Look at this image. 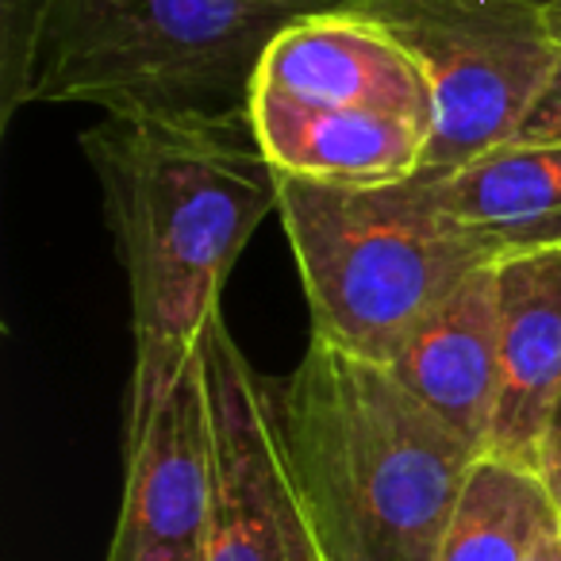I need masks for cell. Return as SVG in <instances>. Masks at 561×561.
<instances>
[{
	"label": "cell",
	"mask_w": 561,
	"mask_h": 561,
	"mask_svg": "<svg viewBox=\"0 0 561 561\" xmlns=\"http://www.w3.org/2000/svg\"><path fill=\"white\" fill-rule=\"evenodd\" d=\"M131 289L135 374L154 397L196 358L280 178L242 116H104L81 135Z\"/></svg>",
	"instance_id": "6da1fadb"
},
{
	"label": "cell",
	"mask_w": 561,
	"mask_h": 561,
	"mask_svg": "<svg viewBox=\"0 0 561 561\" xmlns=\"http://www.w3.org/2000/svg\"><path fill=\"white\" fill-rule=\"evenodd\" d=\"M312 561H435L477 450L385 362L323 335L273 381Z\"/></svg>",
	"instance_id": "7a4b0ae2"
},
{
	"label": "cell",
	"mask_w": 561,
	"mask_h": 561,
	"mask_svg": "<svg viewBox=\"0 0 561 561\" xmlns=\"http://www.w3.org/2000/svg\"><path fill=\"white\" fill-rule=\"evenodd\" d=\"M351 0H0V124L39 104L242 116L265 47Z\"/></svg>",
	"instance_id": "3957f363"
},
{
	"label": "cell",
	"mask_w": 561,
	"mask_h": 561,
	"mask_svg": "<svg viewBox=\"0 0 561 561\" xmlns=\"http://www.w3.org/2000/svg\"><path fill=\"white\" fill-rule=\"evenodd\" d=\"M277 178V219L293 242L312 335L374 362H389L454 285L500 262L446 211L431 170L381 185Z\"/></svg>",
	"instance_id": "277c9868"
},
{
	"label": "cell",
	"mask_w": 561,
	"mask_h": 561,
	"mask_svg": "<svg viewBox=\"0 0 561 561\" xmlns=\"http://www.w3.org/2000/svg\"><path fill=\"white\" fill-rule=\"evenodd\" d=\"M412 55L435 104L427 165L454 170L507 142L542 93L561 43L523 0H351Z\"/></svg>",
	"instance_id": "5b68a950"
},
{
	"label": "cell",
	"mask_w": 561,
	"mask_h": 561,
	"mask_svg": "<svg viewBox=\"0 0 561 561\" xmlns=\"http://www.w3.org/2000/svg\"><path fill=\"white\" fill-rule=\"evenodd\" d=\"M204 374L216 435V496L204 561H312L280 446L273 381L250 366L224 316L204 335Z\"/></svg>",
	"instance_id": "8992f818"
},
{
	"label": "cell",
	"mask_w": 561,
	"mask_h": 561,
	"mask_svg": "<svg viewBox=\"0 0 561 561\" xmlns=\"http://www.w3.org/2000/svg\"><path fill=\"white\" fill-rule=\"evenodd\" d=\"M124 500L108 561H204L216 435L204 346L154 397H127Z\"/></svg>",
	"instance_id": "52a82bcc"
},
{
	"label": "cell",
	"mask_w": 561,
	"mask_h": 561,
	"mask_svg": "<svg viewBox=\"0 0 561 561\" xmlns=\"http://www.w3.org/2000/svg\"><path fill=\"white\" fill-rule=\"evenodd\" d=\"M254 89L323 108L381 112L427 135L435 127V104L420 66L389 32L354 9L320 12L285 27L265 47Z\"/></svg>",
	"instance_id": "ba28073f"
},
{
	"label": "cell",
	"mask_w": 561,
	"mask_h": 561,
	"mask_svg": "<svg viewBox=\"0 0 561 561\" xmlns=\"http://www.w3.org/2000/svg\"><path fill=\"white\" fill-rule=\"evenodd\" d=\"M496 300L500 392L484 454L538 469L561 404V247L500 257Z\"/></svg>",
	"instance_id": "9c48e42d"
},
{
	"label": "cell",
	"mask_w": 561,
	"mask_h": 561,
	"mask_svg": "<svg viewBox=\"0 0 561 561\" xmlns=\"http://www.w3.org/2000/svg\"><path fill=\"white\" fill-rule=\"evenodd\" d=\"M385 366L477 450H489L500 392L496 262L454 285Z\"/></svg>",
	"instance_id": "30bf717a"
},
{
	"label": "cell",
	"mask_w": 561,
	"mask_h": 561,
	"mask_svg": "<svg viewBox=\"0 0 561 561\" xmlns=\"http://www.w3.org/2000/svg\"><path fill=\"white\" fill-rule=\"evenodd\" d=\"M250 124L273 170L328 185L404 181L427 165L431 135L381 112L323 108L254 89Z\"/></svg>",
	"instance_id": "8fae6325"
},
{
	"label": "cell",
	"mask_w": 561,
	"mask_h": 561,
	"mask_svg": "<svg viewBox=\"0 0 561 561\" xmlns=\"http://www.w3.org/2000/svg\"><path fill=\"white\" fill-rule=\"evenodd\" d=\"M438 201L500 257L561 247V142H500L454 170H431Z\"/></svg>",
	"instance_id": "7c38bea8"
},
{
	"label": "cell",
	"mask_w": 561,
	"mask_h": 561,
	"mask_svg": "<svg viewBox=\"0 0 561 561\" xmlns=\"http://www.w3.org/2000/svg\"><path fill=\"white\" fill-rule=\"evenodd\" d=\"M553 527L558 512L538 469L481 454L435 561H527L538 538Z\"/></svg>",
	"instance_id": "4fadbf2b"
},
{
	"label": "cell",
	"mask_w": 561,
	"mask_h": 561,
	"mask_svg": "<svg viewBox=\"0 0 561 561\" xmlns=\"http://www.w3.org/2000/svg\"><path fill=\"white\" fill-rule=\"evenodd\" d=\"M507 142H561V55L553 62L550 78H546L542 93L535 96V104L523 116L519 131Z\"/></svg>",
	"instance_id": "5bb4252c"
},
{
	"label": "cell",
	"mask_w": 561,
	"mask_h": 561,
	"mask_svg": "<svg viewBox=\"0 0 561 561\" xmlns=\"http://www.w3.org/2000/svg\"><path fill=\"white\" fill-rule=\"evenodd\" d=\"M538 477H542V489L550 496L553 512H558V523H561V427L550 431L542 446V458H538Z\"/></svg>",
	"instance_id": "9a60e30c"
},
{
	"label": "cell",
	"mask_w": 561,
	"mask_h": 561,
	"mask_svg": "<svg viewBox=\"0 0 561 561\" xmlns=\"http://www.w3.org/2000/svg\"><path fill=\"white\" fill-rule=\"evenodd\" d=\"M527 561H561V523L538 538V546L527 553Z\"/></svg>",
	"instance_id": "2e32d148"
},
{
	"label": "cell",
	"mask_w": 561,
	"mask_h": 561,
	"mask_svg": "<svg viewBox=\"0 0 561 561\" xmlns=\"http://www.w3.org/2000/svg\"><path fill=\"white\" fill-rule=\"evenodd\" d=\"M523 4H530L542 16V24L550 27L553 39L561 43V0H523Z\"/></svg>",
	"instance_id": "e0dca14e"
},
{
	"label": "cell",
	"mask_w": 561,
	"mask_h": 561,
	"mask_svg": "<svg viewBox=\"0 0 561 561\" xmlns=\"http://www.w3.org/2000/svg\"><path fill=\"white\" fill-rule=\"evenodd\" d=\"M553 427H561V404H558V415H553Z\"/></svg>",
	"instance_id": "ac0fdd59"
}]
</instances>
